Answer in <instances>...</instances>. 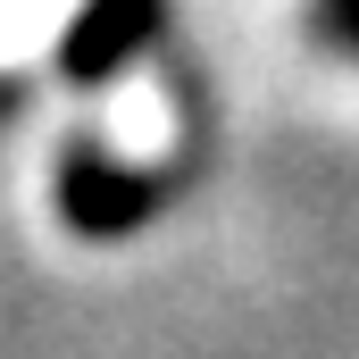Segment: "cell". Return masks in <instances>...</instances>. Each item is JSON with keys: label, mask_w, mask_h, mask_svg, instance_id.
Here are the masks:
<instances>
[{"label": "cell", "mask_w": 359, "mask_h": 359, "mask_svg": "<svg viewBox=\"0 0 359 359\" xmlns=\"http://www.w3.org/2000/svg\"><path fill=\"white\" fill-rule=\"evenodd\" d=\"M168 192H176L168 168H126L100 142H67V159H59V217L92 243H117V234L151 226L168 209Z\"/></svg>", "instance_id": "cell-1"}, {"label": "cell", "mask_w": 359, "mask_h": 359, "mask_svg": "<svg viewBox=\"0 0 359 359\" xmlns=\"http://www.w3.org/2000/svg\"><path fill=\"white\" fill-rule=\"evenodd\" d=\"M159 25H168V0H84L76 25H67V42H59V76H67V84H109V76H126V67L159 42Z\"/></svg>", "instance_id": "cell-2"}, {"label": "cell", "mask_w": 359, "mask_h": 359, "mask_svg": "<svg viewBox=\"0 0 359 359\" xmlns=\"http://www.w3.org/2000/svg\"><path fill=\"white\" fill-rule=\"evenodd\" d=\"M318 34H326L343 59H359V0H318Z\"/></svg>", "instance_id": "cell-3"}]
</instances>
